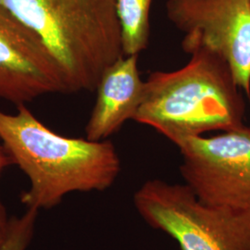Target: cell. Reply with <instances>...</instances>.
Here are the masks:
<instances>
[{
  "label": "cell",
  "instance_id": "8",
  "mask_svg": "<svg viewBox=\"0 0 250 250\" xmlns=\"http://www.w3.org/2000/svg\"><path fill=\"white\" fill-rule=\"evenodd\" d=\"M145 81L138 70V56H123L99 81L97 99L85 126V138L107 140L127 121H134L144 97Z\"/></svg>",
  "mask_w": 250,
  "mask_h": 250
},
{
  "label": "cell",
  "instance_id": "1",
  "mask_svg": "<svg viewBox=\"0 0 250 250\" xmlns=\"http://www.w3.org/2000/svg\"><path fill=\"white\" fill-rule=\"evenodd\" d=\"M0 140L30 180L21 202L38 210L54 208L72 192L105 191L121 172V160L110 140L56 134L26 105L17 106L14 114L0 110Z\"/></svg>",
  "mask_w": 250,
  "mask_h": 250
},
{
  "label": "cell",
  "instance_id": "10",
  "mask_svg": "<svg viewBox=\"0 0 250 250\" xmlns=\"http://www.w3.org/2000/svg\"><path fill=\"white\" fill-rule=\"evenodd\" d=\"M38 209L28 208L19 218H11L9 233L0 250H26L33 239Z\"/></svg>",
  "mask_w": 250,
  "mask_h": 250
},
{
  "label": "cell",
  "instance_id": "9",
  "mask_svg": "<svg viewBox=\"0 0 250 250\" xmlns=\"http://www.w3.org/2000/svg\"><path fill=\"white\" fill-rule=\"evenodd\" d=\"M152 0H117L125 56L137 55L148 46L151 35Z\"/></svg>",
  "mask_w": 250,
  "mask_h": 250
},
{
  "label": "cell",
  "instance_id": "6",
  "mask_svg": "<svg viewBox=\"0 0 250 250\" xmlns=\"http://www.w3.org/2000/svg\"><path fill=\"white\" fill-rule=\"evenodd\" d=\"M165 8L184 34L183 50L205 46L222 56L250 100V0H167Z\"/></svg>",
  "mask_w": 250,
  "mask_h": 250
},
{
  "label": "cell",
  "instance_id": "12",
  "mask_svg": "<svg viewBox=\"0 0 250 250\" xmlns=\"http://www.w3.org/2000/svg\"><path fill=\"white\" fill-rule=\"evenodd\" d=\"M13 163L4 146H0V173L9 164Z\"/></svg>",
  "mask_w": 250,
  "mask_h": 250
},
{
  "label": "cell",
  "instance_id": "11",
  "mask_svg": "<svg viewBox=\"0 0 250 250\" xmlns=\"http://www.w3.org/2000/svg\"><path fill=\"white\" fill-rule=\"evenodd\" d=\"M10 219L8 217L5 206L0 200V248L6 240L9 233Z\"/></svg>",
  "mask_w": 250,
  "mask_h": 250
},
{
  "label": "cell",
  "instance_id": "7",
  "mask_svg": "<svg viewBox=\"0 0 250 250\" xmlns=\"http://www.w3.org/2000/svg\"><path fill=\"white\" fill-rule=\"evenodd\" d=\"M68 94L62 73L39 37L0 4V100L16 106Z\"/></svg>",
  "mask_w": 250,
  "mask_h": 250
},
{
  "label": "cell",
  "instance_id": "4",
  "mask_svg": "<svg viewBox=\"0 0 250 250\" xmlns=\"http://www.w3.org/2000/svg\"><path fill=\"white\" fill-rule=\"evenodd\" d=\"M134 205L182 250H250V209L204 204L186 184L148 180L134 193Z\"/></svg>",
  "mask_w": 250,
  "mask_h": 250
},
{
  "label": "cell",
  "instance_id": "2",
  "mask_svg": "<svg viewBox=\"0 0 250 250\" xmlns=\"http://www.w3.org/2000/svg\"><path fill=\"white\" fill-rule=\"evenodd\" d=\"M188 54L189 62L178 70L149 73L134 119L175 146L208 132L237 128L246 114L241 88L224 58L205 46Z\"/></svg>",
  "mask_w": 250,
  "mask_h": 250
},
{
  "label": "cell",
  "instance_id": "5",
  "mask_svg": "<svg viewBox=\"0 0 250 250\" xmlns=\"http://www.w3.org/2000/svg\"><path fill=\"white\" fill-rule=\"evenodd\" d=\"M185 184L204 204L250 209V126L177 146Z\"/></svg>",
  "mask_w": 250,
  "mask_h": 250
},
{
  "label": "cell",
  "instance_id": "3",
  "mask_svg": "<svg viewBox=\"0 0 250 250\" xmlns=\"http://www.w3.org/2000/svg\"><path fill=\"white\" fill-rule=\"evenodd\" d=\"M32 30L60 67L68 94L94 92L125 56L117 0H0Z\"/></svg>",
  "mask_w": 250,
  "mask_h": 250
}]
</instances>
